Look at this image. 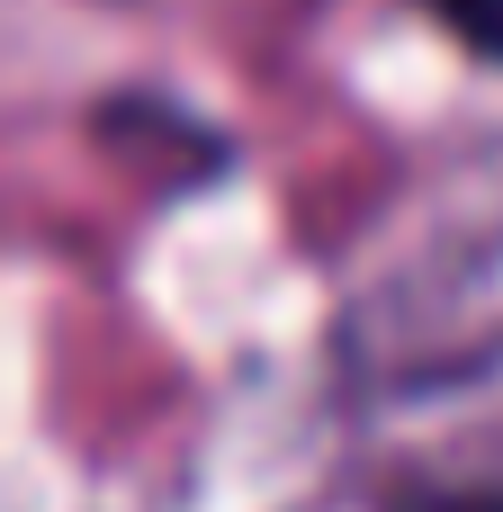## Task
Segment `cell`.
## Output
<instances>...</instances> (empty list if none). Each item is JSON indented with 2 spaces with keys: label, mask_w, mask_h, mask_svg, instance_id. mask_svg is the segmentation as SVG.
<instances>
[{
  "label": "cell",
  "mask_w": 503,
  "mask_h": 512,
  "mask_svg": "<svg viewBox=\"0 0 503 512\" xmlns=\"http://www.w3.org/2000/svg\"><path fill=\"white\" fill-rule=\"evenodd\" d=\"M378 512H503V486H396Z\"/></svg>",
  "instance_id": "3"
},
{
  "label": "cell",
  "mask_w": 503,
  "mask_h": 512,
  "mask_svg": "<svg viewBox=\"0 0 503 512\" xmlns=\"http://www.w3.org/2000/svg\"><path fill=\"white\" fill-rule=\"evenodd\" d=\"M90 135H99L135 180H153L162 198L225 189L234 162H243V144H234L216 117H198L180 90H108V99L90 108Z\"/></svg>",
  "instance_id": "1"
},
{
  "label": "cell",
  "mask_w": 503,
  "mask_h": 512,
  "mask_svg": "<svg viewBox=\"0 0 503 512\" xmlns=\"http://www.w3.org/2000/svg\"><path fill=\"white\" fill-rule=\"evenodd\" d=\"M405 9H423L468 63H486V72H503V0H405Z\"/></svg>",
  "instance_id": "2"
}]
</instances>
